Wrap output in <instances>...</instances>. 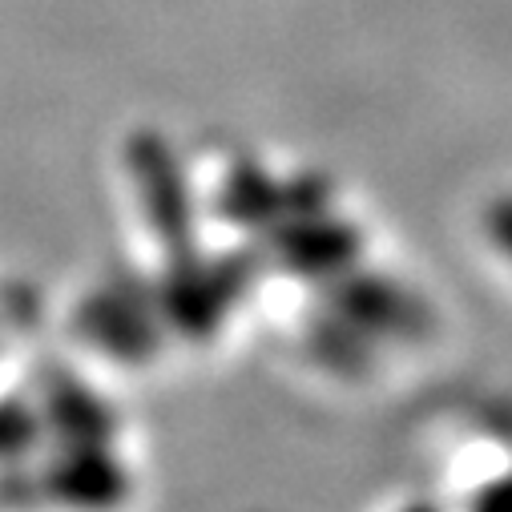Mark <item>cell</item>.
<instances>
[{"label":"cell","instance_id":"obj_1","mask_svg":"<svg viewBox=\"0 0 512 512\" xmlns=\"http://www.w3.org/2000/svg\"><path fill=\"white\" fill-rule=\"evenodd\" d=\"M484 226H488L492 242H496V246L508 254V259H512V194L488 206V218H484Z\"/></svg>","mask_w":512,"mask_h":512},{"label":"cell","instance_id":"obj_2","mask_svg":"<svg viewBox=\"0 0 512 512\" xmlns=\"http://www.w3.org/2000/svg\"><path fill=\"white\" fill-rule=\"evenodd\" d=\"M408 512H428V508H408Z\"/></svg>","mask_w":512,"mask_h":512}]
</instances>
